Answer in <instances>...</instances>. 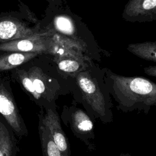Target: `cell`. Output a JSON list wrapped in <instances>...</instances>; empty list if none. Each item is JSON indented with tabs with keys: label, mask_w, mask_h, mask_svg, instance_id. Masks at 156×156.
<instances>
[{
	"label": "cell",
	"mask_w": 156,
	"mask_h": 156,
	"mask_svg": "<svg viewBox=\"0 0 156 156\" xmlns=\"http://www.w3.org/2000/svg\"><path fill=\"white\" fill-rule=\"evenodd\" d=\"M105 80L110 95L123 112L136 111L147 114L156 105V83L138 76H126L104 71Z\"/></svg>",
	"instance_id": "cell-1"
},
{
	"label": "cell",
	"mask_w": 156,
	"mask_h": 156,
	"mask_svg": "<svg viewBox=\"0 0 156 156\" xmlns=\"http://www.w3.org/2000/svg\"><path fill=\"white\" fill-rule=\"evenodd\" d=\"M77 83L80 91V101L87 112L103 123L111 122L113 105L105 77L99 80L89 71H82L77 77Z\"/></svg>",
	"instance_id": "cell-2"
},
{
	"label": "cell",
	"mask_w": 156,
	"mask_h": 156,
	"mask_svg": "<svg viewBox=\"0 0 156 156\" xmlns=\"http://www.w3.org/2000/svg\"><path fill=\"white\" fill-rule=\"evenodd\" d=\"M93 118L87 112L75 106L64 107L60 119L69 127L74 136L82 141L90 151L95 149Z\"/></svg>",
	"instance_id": "cell-3"
},
{
	"label": "cell",
	"mask_w": 156,
	"mask_h": 156,
	"mask_svg": "<svg viewBox=\"0 0 156 156\" xmlns=\"http://www.w3.org/2000/svg\"><path fill=\"white\" fill-rule=\"evenodd\" d=\"M0 114L13 130L18 140L28 136V130L11 91L0 82Z\"/></svg>",
	"instance_id": "cell-4"
},
{
	"label": "cell",
	"mask_w": 156,
	"mask_h": 156,
	"mask_svg": "<svg viewBox=\"0 0 156 156\" xmlns=\"http://www.w3.org/2000/svg\"><path fill=\"white\" fill-rule=\"evenodd\" d=\"M53 45L50 34L41 32L28 37L0 43V51L47 53L51 51Z\"/></svg>",
	"instance_id": "cell-5"
},
{
	"label": "cell",
	"mask_w": 156,
	"mask_h": 156,
	"mask_svg": "<svg viewBox=\"0 0 156 156\" xmlns=\"http://www.w3.org/2000/svg\"><path fill=\"white\" fill-rule=\"evenodd\" d=\"M38 116L48 129L62 156H71L70 144L62 129L60 117L56 110L55 104L50 105L44 108H41Z\"/></svg>",
	"instance_id": "cell-6"
},
{
	"label": "cell",
	"mask_w": 156,
	"mask_h": 156,
	"mask_svg": "<svg viewBox=\"0 0 156 156\" xmlns=\"http://www.w3.org/2000/svg\"><path fill=\"white\" fill-rule=\"evenodd\" d=\"M121 16L124 20L131 23L156 21V0H129Z\"/></svg>",
	"instance_id": "cell-7"
},
{
	"label": "cell",
	"mask_w": 156,
	"mask_h": 156,
	"mask_svg": "<svg viewBox=\"0 0 156 156\" xmlns=\"http://www.w3.org/2000/svg\"><path fill=\"white\" fill-rule=\"evenodd\" d=\"M39 33L13 17L0 18V43L28 37Z\"/></svg>",
	"instance_id": "cell-8"
},
{
	"label": "cell",
	"mask_w": 156,
	"mask_h": 156,
	"mask_svg": "<svg viewBox=\"0 0 156 156\" xmlns=\"http://www.w3.org/2000/svg\"><path fill=\"white\" fill-rule=\"evenodd\" d=\"M18 141L12 128L0 114V156H16Z\"/></svg>",
	"instance_id": "cell-9"
},
{
	"label": "cell",
	"mask_w": 156,
	"mask_h": 156,
	"mask_svg": "<svg viewBox=\"0 0 156 156\" xmlns=\"http://www.w3.org/2000/svg\"><path fill=\"white\" fill-rule=\"evenodd\" d=\"M38 129L42 156H62L48 129L40 118H38Z\"/></svg>",
	"instance_id": "cell-10"
},
{
	"label": "cell",
	"mask_w": 156,
	"mask_h": 156,
	"mask_svg": "<svg viewBox=\"0 0 156 156\" xmlns=\"http://www.w3.org/2000/svg\"><path fill=\"white\" fill-rule=\"evenodd\" d=\"M38 52H12L0 55V71L8 70L35 57Z\"/></svg>",
	"instance_id": "cell-11"
},
{
	"label": "cell",
	"mask_w": 156,
	"mask_h": 156,
	"mask_svg": "<svg viewBox=\"0 0 156 156\" xmlns=\"http://www.w3.org/2000/svg\"><path fill=\"white\" fill-rule=\"evenodd\" d=\"M127 49L138 58L156 62V41L131 43L127 45Z\"/></svg>",
	"instance_id": "cell-12"
},
{
	"label": "cell",
	"mask_w": 156,
	"mask_h": 156,
	"mask_svg": "<svg viewBox=\"0 0 156 156\" xmlns=\"http://www.w3.org/2000/svg\"><path fill=\"white\" fill-rule=\"evenodd\" d=\"M58 66L60 69L67 73H74L85 69L87 65L80 58L74 57L63 56L58 60Z\"/></svg>",
	"instance_id": "cell-13"
},
{
	"label": "cell",
	"mask_w": 156,
	"mask_h": 156,
	"mask_svg": "<svg viewBox=\"0 0 156 156\" xmlns=\"http://www.w3.org/2000/svg\"><path fill=\"white\" fill-rule=\"evenodd\" d=\"M55 29L65 35H72L75 33V27L71 20L66 16H57L54 21Z\"/></svg>",
	"instance_id": "cell-14"
},
{
	"label": "cell",
	"mask_w": 156,
	"mask_h": 156,
	"mask_svg": "<svg viewBox=\"0 0 156 156\" xmlns=\"http://www.w3.org/2000/svg\"><path fill=\"white\" fill-rule=\"evenodd\" d=\"M20 81L24 87V88L26 90V91L30 95V96L33 98V99L36 102V103L38 104V96L37 94L34 89L33 83L32 82V80L29 76L26 74L25 73L21 72L20 74Z\"/></svg>",
	"instance_id": "cell-15"
},
{
	"label": "cell",
	"mask_w": 156,
	"mask_h": 156,
	"mask_svg": "<svg viewBox=\"0 0 156 156\" xmlns=\"http://www.w3.org/2000/svg\"><path fill=\"white\" fill-rule=\"evenodd\" d=\"M144 73L147 75L156 77V65L149 66L143 68Z\"/></svg>",
	"instance_id": "cell-16"
},
{
	"label": "cell",
	"mask_w": 156,
	"mask_h": 156,
	"mask_svg": "<svg viewBox=\"0 0 156 156\" xmlns=\"http://www.w3.org/2000/svg\"><path fill=\"white\" fill-rule=\"evenodd\" d=\"M51 1H54V0H51Z\"/></svg>",
	"instance_id": "cell-17"
}]
</instances>
